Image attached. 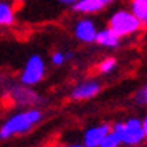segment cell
Returning a JSON list of instances; mask_svg holds the SVG:
<instances>
[{
	"instance_id": "7a4b0ae2",
	"label": "cell",
	"mask_w": 147,
	"mask_h": 147,
	"mask_svg": "<svg viewBox=\"0 0 147 147\" xmlns=\"http://www.w3.org/2000/svg\"><path fill=\"white\" fill-rule=\"evenodd\" d=\"M107 27L113 30L119 38H126V36H132L142 32V28L146 27L142 22L131 12V10H117L109 17Z\"/></svg>"
},
{
	"instance_id": "6da1fadb",
	"label": "cell",
	"mask_w": 147,
	"mask_h": 147,
	"mask_svg": "<svg viewBox=\"0 0 147 147\" xmlns=\"http://www.w3.org/2000/svg\"><path fill=\"white\" fill-rule=\"evenodd\" d=\"M43 119V113L36 107H27L23 111L12 114L2 126H0V139L7 140L15 136L28 134L35 126H38Z\"/></svg>"
},
{
	"instance_id": "9a60e30c",
	"label": "cell",
	"mask_w": 147,
	"mask_h": 147,
	"mask_svg": "<svg viewBox=\"0 0 147 147\" xmlns=\"http://www.w3.org/2000/svg\"><path fill=\"white\" fill-rule=\"evenodd\" d=\"M66 53H63V51H55L51 55V65L55 66H61V65H65L66 63Z\"/></svg>"
},
{
	"instance_id": "30bf717a",
	"label": "cell",
	"mask_w": 147,
	"mask_h": 147,
	"mask_svg": "<svg viewBox=\"0 0 147 147\" xmlns=\"http://www.w3.org/2000/svg\"><path fill=\"white\" fill-rule=\"evenodd\" d=\"M94 43H98L99 47L107 48V50H114V48H117L121 45V38L107 27V28H104V30H98Z\"/></svg>"
},
{
	"instance_id": "ba28073f",
	"label": "cell",
	"mask_w": 147,
	"mask_h": 147,
	"mask_svg": "<svg viewBox=\"0 0 147 147\" xmlns=\"http://www.w3.org/2000/svg\"><path fill=\"white\" fill-rule=\"evenodd\" d=\"M111 131V124H98V126L88 127L84 134H83V144L84 147H101L102 139L107 136V132Z\"/></svg>"
},
{
	"instance_id": "277c9868",
	"label": "cell",
	"mask_w": 147,
	"mask_h": 147,
	"mask_svg": "<svg viewBox=\"0 0 147 147\" xmlns=\"http://www.w3.org/2000/svg\"><path fill=\"white\" fill-rule=\"evenodd\" d=\"M47 74V65L40 55H32L20 71V83L25 86H36Z\"/></svg>"
},
{
	"instance_id": "52a82bcc",
	"label": "cell",
	"mask_w": 147,
	"mask_h": 147,
	"mask_svg": "<svg viewBox=\"0 0 147 147\" xmlns=\"http://www.w3.org/2000/svg\"><path fill=\"white\" fill-rule=\"evenodd\" d=\"M96 33H98V28H96V23L91 18H80L73 27L74 38L81 43H86V45L94 43Z\"/></svg>"
},
{
	"instance_id": "8992f818",
	"label": "cell",
	"mask_w": 147,
	"mask_h": 147,
	"mask_svg": "<svg viewBox=\"0 0 147 147\" xmlns=\"http://www.w3.org/2000/svg\"><path fill=\"white\" fill-rule=\"evenodd\" d=\"M101 89H102V84L98 80L83 81V83L76 84L71 89L69 98L73 101H89V99H93V98H96L101 93Z\"/></svg>"
},
{
	"instance_id": "e0dca14e",
	"label": "cell",
	"mask_w": 147,
	"mask_h": 147,
	"mask_svg": "<svg viewBox=\"0 0 147 147\" xmlns=\"http://www.w3.org/2000/svg\"><path fill=\"white\" fill-rule=\"evenodd\" d=\"M142 129H144V134H146V140H147V116L142 119Z\"/></svg>"
},
{
	"instance_id": "7c38bea8",
	"label": "cell",
	"mask_w": 147,
	"mask_h": 147,
	"mask_svg": "<svg viewBox=\"0 0 147 147\" xmlns=\"http://www.w3.org/2000/svg\"><path fill=\"white\" fill-rule=\"evenodd\" d=\"M131 12L147 25V0H131Z\"/></svg>"
},
{
	"instance_id": "9c48e42d",
	"label": "cell",
	"mask_w": 147,
	"mask_h": 147,
	"mask_svg": "<svg viewBox=\"0 0 147 147\" xmlns=\"http://www.w3.org/2000/svg\"><path fill=\"white\" fill-rule=\"evenodd\" d=\"M116 0H78L74 5H71L73 12L81 15H93L98 13L101 10L107 8L111 3H114Z\"/></svg>"
},
{
	"instance_id": "5bb4252c",
	"label": "cell",
	"mask_w": 147,
	"mask_h": 147,
	"mask_svg": "<svg viewBox=\"0 0 147 147\" xmlns=\"http://www.w3.org/2000/svg\"><path fill=\"white\" fill-rule=\"evenodd\" d=\"M134 99H136V102L140 104V106H147V84L146 86H142L139 91L136 93Z\"/></svg>"
},
{
	"instance_id": "2e32d148",
	"label": "cell",
	"mask_w": 147,
	"mask_h": 147,
	"mask_svg": "<svg viewBox=\"0 0 147 147\" xmlns=\"http://www.w3.org/2000/svg\"><path fill=\"white\" fill-rule=\"evenodd\" d=\"M58 2H60L61 5H68V7H71V5H74L78 0H58Z\"/></svg>"
},
{
	"instance_id": "4fadbf2b",
	"label": "cell",
	"mask_w": 147,
	"mask_h": 147,
	"mask_svg": "<svg viewBox=\"0 0 147 147\" xmlns=\"http://www.w3.org/2000/svg\"><path fill=\"white\" fill-rule=\"evenodd\" d=\"M116 66H117V60L114 58V56H106V58H102V60L98 63V66H96V69H98V73L99 74H111L116 69Z\"/></svg>"
},
{
	"instance_id": "3957f363",
	"label": "cell",
	"mask_w": 147,
	"mask_h": 147,
	"mask_svg": "<svg viewBox=\"0 0 147 147\" xmlns=\"http://www.w3.org/2000/svg\"><path fill=\"white\" fill-rule=\"evenodd\" d=\"M121 132V146H127V147H136L140 146L146 140V134L142 129V119L139 117H129L124 122H114Z\"/></svg>"
},
{
	"instance_id": "5b68a950",
	"label": "cell",
	"mask_w": 147,
	"mask_h": 147,
	"mask_svg": "<svg viewBox=\"0 0 147 147\" xmlns=\"http://www.w3.org/2000/svg\"><path fill=\"white\" fill-rule=\"evenodd\" d=\"M8 98L15 106H35V104H40L43 101L40 94L35 89H32V86H25L22 83L8 91Z\"/></svg>"
},
{
	"instance_id": "8fae6325",
	"label": "cell",
	"mask_w": 147,
	"mask_h": 147,
	"mask_svg": "<svg viewBox=\"0 0 147 147\" xmlns=\"http://www.w3.org/2000/svg\"><path fill=\"white\" fill-rule=\"evenodd\" d=\"M15 23V10L8 2H0V27H12Z\"/></svg>"
}]
</instances>
